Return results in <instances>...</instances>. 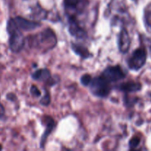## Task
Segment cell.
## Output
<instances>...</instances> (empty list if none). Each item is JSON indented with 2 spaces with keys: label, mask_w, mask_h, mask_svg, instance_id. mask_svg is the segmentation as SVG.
Instances as JSON below:
<instances>
[{
  "label": "cell",
  "mask_w": 151,
  "mask_h": 151,
  "mask_svg": "<svg viewBox=\"0 0 151 151\" xmlns=\"http://www.w3.org/2000/svg\"><path fill=\"white\" fill-rule=\"evenodd\" d=\"M7 32L9 35V48L11 52L19 53L24 47L25 39L22 31L16 26L13 18L9 19L7 23Z\"/></svg>",
  "instance_id": "obj_1"
},
{
  "label": "cell",
  "mask_w": 151,
  "mask_h": 151,
  "mask_svg": "<svg viewBox=\"0 0 151 151\" xmlns=\"http://www.w3.org/2000/svg\"><path fill=\"white\" fill-rule=\"evenodd\" d=\"M57 38L55 34L50 28L44 29L37 34L32 39V45L38 50L48 51L55 47Z\"/></svg>",
  "instance_id": "obj_2"
},
{
  "label": "cell",
  "mask_w": 151,
  "mask_h": 151,
  "mask_svg": "<svg viewBox=\"0 0 151 151\" xmlns=\"http://www.w3.org/2000/svg\"><path fill=\"white\" fill-rule=\"evenodd\" d=\"M109 83H110L108 82L105 78L100 76L92 78L88 86H89L91 92L94 96L105 98L110 93L111 87Z\"/></svg>",
  "instance_id": "obj_3"
},
{
  "label": "cell",
  "mask_w": 151,
  "mask_h": 151,
  "mask_svg": "<svg viewBox=\"0 0 151 151\" xmlns=\"http://www.w3.org/2000/svg\"><path fill=\"white\" fill-rule=\"evenodd\" d=\"M147 60V52L143 48H138L133 52L128 59V66L131 70L139 71L145 66Z\"/></svg>",
  "instance_id": "obj_4"
},
{
  "label": "cell",
  "mask_w": 151,
  "mask_h": 151,
  "mask_svg": "<svg viewBox=\"0 0 151 151\" xmlns=\"http://www.w3.org/2000/svg\"><path fill=\"white\" fill-rule=\"evenodd\" d=\"M87 4H88L87 0H64L63 1L65 11L68 17L76 18L78 14L83 11Z\"/></svg>",
  "instance_id": "obj_5"
},
{
  "label": "cell",
  "mask_w": 151,
  "mask_h": 151,
  "mask_svg": "<svg viewBox=\"0 0 151 151\" xmlns=\"http://www.w3.org/2000/svg\"><path fill=\"white\" fill-rule=\"evenodd\" d=\"M101 76L109 83H114L125 78V73L120 66H109L102 72Z\"/></svg>",
  "instance_id": "obj_6"
},
{
  "label": "cell",
  "mask_w": 151,
  "mask_h": 151,
  "mask_svg": "<svg viewBox=\"0 0 151 151\" xmlns=\"http://www.w3.org/2000/svg\"><path fill=\"white\" fill-rule=\"evenodd\" d=\"M69 31L71 35L78 39H86L87 38V32L80 25L76 18L68 17Z\"/></svg>",
  "instance_id": "obj_7"
},
{
  "label": "cell",
  "mask_w": 151,
  "mask_h": 151,
  "mask_svg": "<svg viewBox=\"0 0 151 151\" xmlns=\"http://www.w3.org/2000/svg\"><path fill=\"white\" fill-rule=\"evenodd\" d=\"M13 20H14L16 26L21 30L26 31V32L34 30L41 25V23H39L38 22L28 20L25 18L21 17V16H16V17L13 18Z\"/></svg>",
  "instance_id": "obj_8"
},
{
  "label": "cell",
  "mask_w": 151,
  "mask_h": 151,
  "mask_svg": "<svg viewBox=\"0 0 151 151\" xmlns=\"http://www.w3.org/2000/svg\"><path fill=\"white\" fill-rule=\"evenodd\" d=\"M131 46V38L129 33L125 27L122 28L118 35V48L119 52L122 54H125L128 52Z\"/></svg>",
  "instance_id": "obj_9"
},
{
  "label": "cell",
  "mask_w": 151,
  "mask_h": 151,
  "mask_svg": "<svg viewBox=\"0 0 151 151\" xmlns=\"http://www.w3.org/2000/svg\"><path fill=\"white\" fill-rule=\"evenodd\" d=\"M42 123L46 125V130L41 139V147H44L47 138H48V137L50 136V133L52 131L53 128H55V122L54 119L52 117H50V116H45L43 118Z\"/></svg>",
  "instance_id": "obj_10"
},
{
  "label": "cell",
  "mask_w": 151,
  "mask_h": 151,
  "mask_svg": "<svg viewBox=\"0 0 151 151\" xmlns=\"http://www.w3.org/2000/svg\"><path fill=\"white\" fill-rule=\"evenodd\" d=\"M32 78L35 81H43V82H46L47 83L51 82L52 85L53 84V79L51 77V74H50V70L47 69H41L36 70L35 72L32 73Z\"/></svg>",
  "instance_id": "obj_11"
},
{
  "label": "cell",
  "mask_w": 151,
  "mask_h": 151,
  "mask_svg": "<svg viewBox=\"0 0 151 151\" xmlns=\"http://www.w3.org/2000/svg\"><path fill=\"white\" fill-rule=\"evenodd\" d=\"M119 89L125 93L137 92L141 90L142 84L135 81H129V82L122 83L119 85Z\"/></svg>",
  "instance_id": "obj_12"
},
{
  "label": "cell",
  "mask_w": 151,
  "mask_h": 151,
  "mask_svg": "<svg viewBox=\"0 0 151 151\" xmlns=\"http://www.w3.org/2000/svg\"><path fill=\"white\" fill-rule=\"evenodd\" d=\"M72 50H73L74 52L76 53L78 55L82 58L83 59L88 58L91 56V54L89 52L88 49L81 44H75V43H72Z\"/></svg>",
  "instance_id": "obj_13"
},
{
  "label": "cell",
  "mask_w": 151,
  "mask_h": 151,
  "mask_svg": "<svg viewBox=\"0 0 151 151\" xmlns=\"http://www.w3.org/2000/svg\"><path fill=\"white\" fill-rule=\"evenodd\" d=\"M144 23L146 29L151 32V3L146 6L144 10Z\"/></svg>",
  "instance_id": "obj_14"
},
{
  "label": "cell",
  "mask_w": 151,
  "mask_h": 151,
  "mask_svg": "<svg viewBox=\"0 0 151 151\" xmlns=\"http://www.w3.org/2000/svg\"><path fill=\"white\" fill-rule=\"evenodd\" d=\"M91 79H92V78H91V75H88V74H86V75H83V76L81 77V83L83 86H88L89 83H91Z\"/></svg>",
  "instance_id": "obj_15"
},
{
  "label": "cell",
  "mask_w": 151,
  "mask_h": 151,
  "mask_svg": "<svg viewBox=\"0 0 151 151\" xmlns=\"http://www.w3.org/2000/svg\"><path fill=\"white\" fill-rule=\"evenodd\" d=\"M50 101H51V100H50V94L48 93V91H46L44 96L41 99V100H40V103H41L42 106H48V105L50 104Z\"/></svg>",
  "instance_id": "obj_16"
},
{
  "label": "cell",
  "mask_w": 151,
  "mask_h": 151,
  "mask_svg": "<svg viewBox=\"0 0 151 151\" xmlns=\"http://www.w3.org/2000/svg\"><path fill=\"white\" fill-rule=\"evenodd\" d=\"M140 143V139L139 137H133L131 140H130L129 142V146L131 147V149L136 148L137 147H138V145Z\"/></svg>",
  "instance_id": "obj_17"
},
{
  "label": "cell",
  "mask_w": 151,
  "mask_h": 151,
  "mask_svg": "<svg viewBox=\"0 0 151 151\" xmlns=\"http://www.w3.org/2000/svg\"><path fill=\"white\" fill-rule=\"evenodd\" d=\"M30 94L35 97H39L41 96V91L36 86H32L30 88Z\"/></svg>",
  "instance_id": "obj_18"
},
{
  "label": "cell",
  "mask_w": 151,
  "mask_h": 151,
  "mask_svg": "<svg viewBox=\"0 0 151 151\" xmlns=\"http://www.w3.org/2000/svg\"><path fill=\"white\" fill-rule=\"evenodd\" d=\"M5 114V109L3 105L0 103V118H2Z\"/></svg>",
  "instance_id": "obj_19"
},
{
  "label": "cell",
  "mask_w": 151,
  "mask_h": 151,
  "mask_svg": "<svg viewBox=\"0 0 151 151\" xmlns=\"http://www.w3.org/2000/svg\"><path fill=\"white\" fill-rule=\"evenodd\" d=\"M133 1H137V0H133Z\"/></svg>",
  "instance_id": "obj_20"
}]
</instances>
